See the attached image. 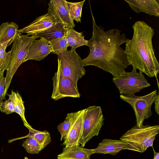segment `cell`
Masks as SVG:
<instances>
[{"label": "cell", "instance_id": "6da1fadb", "mask_svg": "<svg viewBox=\"0 0 159 159\" xmlns=\"http://www.w3.org/2000/svg\"><path fill=\"white\" fill-rule=\"evenodd\" d=\"M93 20V34L88 40L90 52L82 59L84 66H93L109 72L114 77L123 74L129 63L125 50L120 47L128 42L124 33L117 29L104 31L103 27L96 24L90 7Z\"/></svg>", "mask_w": 159, "mask_h": 159}, {"label": "cell", "instance_id": "7a4b0ae2", "mask_svg": "<svg viewBox=\"0 0 159 159\" xmlns=\"http://www.w3.org/2000/svg\"><path fill=\"white\" fill-rule=\"evenodd\" d=\"M132 27L133 37L125 43V52L132 70L138 69L149 77H156L159 72V64L152 41L154 30L143 21L135 22Z\"/></svg>", "mask_w": 159, "mask_h": 159}, {"label": "cell", "instance_id": "3957f363", "mask_svg": "<svg viewBox=\"0 0 159 159\" xmlns=\"http://www.w3.org/2000/svg\"><path fill=\"white\" fill-rule=\"evenodd\" d=\"M159 131L158 125H143L139 127L136 125L122 136L120 139L128 144L127 149L143 152L152 146Z\"/></svg>", "mask_w": 159, "mask_h": 159}, {"label": "cell", "instance_id": "277c9868", "mask_svg": "<svg viewBox=\"0 0 159 159\" xmlns=\"http://www.w3.org/2000/svg\"><path fill=\"white\" fill-rule=\"evenodd\" d=\"M39 37L19 34L13 42L11 49V59L5 78L6 85L3 97L7 94L12 78L19 66L24 62L29 53V48L33 41Z\"/></svg>", "mask_w": 159, "mask_h": 159}, {"label": "cell", "instance_id": "5b68a950", "mask_svg": "<svg viewBox=\"0 0 159 159\" xmlns=\"http://www.w3.org/2000/svg\"><path fill=\"white\" fill-rule=\"evenodd\" d=\"M104 120L100 106H90L84 109L82 135L80 141L81 146L84 147L93 137L98 135Z\"/></svg>", "mask_w": 159, "mask_h": 159}, {"label": "cell", "instance_id": "8992f818", "mask_svg": "<svg viewBox=\"0 0 159 159\" xmlns=\"http://www.w3.org/2000/svg\"><path fill=\"white\" fill-rule=\"evenodd\" d=\"M113 83L121 94L134 95L142 89L148 87L150 84L140 72L125 71L123 74L112 79Z\"/></svg>", "mask_w": 159, "mask_h": 159}, {"label": "cell", "instance_id": "52a82bcc", "mask_svg": "<svg viewBox=\"0 0 159 159\" xmlns=\"http://www.w3.org/2000/svg\"><path fill=\"white\" fill-rule=\"evenodd\" d=\"M63 75L78 88V80L85 74L86 70L82 63V59L76 51L67 50L57 55Z\"/></svg>", "mask_w": 159, "mask_h": 159}, {"label": "cell", "instance_id": "ba28073f", "mask_svg": "<svg viewBox=\"0 0 159 159\" xmlns=\"http://www.w3.org/2000/svg\"><path fill=\"white\" fill-rule=\"evenodd\" d=\"M158 97L157 90L141 96L120 95V97L122 99L132 107L136 119V125L139 127L143 125L145 119L150 118L152 115L151 110L152 106Z\"/></svg>", "mask_w": 159, "mask_h": 159}, {"label": "cell", "instance_id": "9c48e42d", "mask_svg": "<svg viewBox=\"0 0 159 159\" xmlns=\"http://www.w3.org/2000/svg\"><path fill=\"white\" fill-rule=\"evenodd\" d=\"M58 68L52 78L53 89L52 99L57 100L66 97L79 98L80 94L71 81L63 74L60 61L58 59Z\"/></svg>", "mask_w": 159, "mask_h": 159}, {"label": "cell", "instance_id": "30bf717a", "mask_svg": "<svg viewBox=\"0 0 159 159\" xmlns=\"http://www.w3.org/2000/svg\"><path fill=\"white\" fill-rule=\"evenodd\" d=\"M84 109L74 112L72 123L66 135L64 137L62 144L66 147L80 145L82 135L83 121Z\"/></svg>", "mask_w": 159, "mask_h": 159}, {"label": "cell", "instance_id": "8fae6325", "mask_svg": "<svg viewBox=\"0 0 159 159\" xmlns=\"http://www.w3.org/2000/svg\"><path fill=\"white\" fill-rule=\"evenodd\" d=\"M65 0H50L48 3V12L54 17L57 22L74 28L75 25L71 19Z\"/></svg>", "mask_w": 159, "mask_h": 159}, {"label": "cell", "instance_id": "7c38bea8", "mask_svg": "<svg viewBox=\"0 0 159 159\" xmlns=\"http://www.w3.org/2000/svg\"><path fill=\"white\" fill-rule=\"evenodd\" d=\"M56 22L54 17L47 13L37 17L27 25L18 30V32L20 34L26 33L28 36H37L40 33L48 29Z\"/></svg>", "mask_w": 159, "mask_h": 159}, {"label": "cell", "instance_id": "4fadbf2b", "mask_svg": "<svg viewBox=\"0 0 159 159\" xmlns=\"http://www.w3.org/2000/svg\"><path fill=\"white\" fill-rule=\"evenodd\" d=\"M52 52V49L49 41L43 38L36 39L30 46L24 62L30 60L39 61Z\"/></svg>", "mask_w": 159, "mask_h": 159}, {"label": "cell", "instance_id": "5bb4252c", "mask_svg": "<svg viewBox=\"0 0 159 159\" xmlns=\"http://www.w3.org/2000/svg\"><path fill=\"white\" fill-rule=\"evenodd\" d=\"M131 9L139 13L143 12L151 16H159V0H125Z\"/></svg>", "mask_w": 159, "mask_h": 159}, {"label": "cell", "instance_id": "9a60e30c", "mask_svg": "<svg viewBox=\"0 0 159 159\" xmlns=\"http://www.w3.org/2000/svg\"><path fill=\"white\" fill-rule=\"evenodd\" d=\"M128 144L121 140L103 139L94 149V153L109 154L115 155L120 151L126 149Z\"/></svg>", "mask_w": 159, "mask_h": 159}, {"label": "cell", "instance_id": "2e32d148", "mask_svg": "<svg viewBox=\"0 0 159 159\" xmlns=\"http://www.w3.org/2000/svg\"><path fill=\"white\" fill-rule=\"evenodd\" d=\"M94 153V149L85 148L80 145L65 147L62 153L57 156V159H90L91 155Z\"/></svg>", "mask_w": 159, "mask_h": 159}, {"label": "cell", "instance_id": "e0dca14e", "mask_svg": "<svg viewBox=\"0 0 159 159\" xmlns=\"http://www.w3.org/2000/svg\"><path fill=\"white\" fill-rule=\"evenodd\" d=\"M71 27L57 22L48 29L41 32L37 36L49 41L64 36Z\"/></svg>", "mask_w": 159, "mask_h": 159}, {"label": "cell", "instance_id": "ac0fdd59", "mask_svg": "<svg viewBox=\"0 0 159 159\" xmlns=\"http://www.w3.org/2000/svg\"><path fill=\"white\" fill-rule=\"evenodd\" d=\"M24 125L29 130L28 134L25 136L9 140L8 141V143L24 138L32 137L34 138L39 143L42 150L51 142L50 135L47 131L38 130L33 128L30 125L25 124Z\"/></svg>", "mask_w": 159, "mask_h": 159}, {"label": "cell", "instance_id": "d6986e66", "mask_svg": "<svg viewBox=\"0 0 159 159\" xmlns=\"http://www.w3.org/2000/svg\"><path fill=\"white\" fill-rule=\"evenodd\" d=\"M18 25L13 22L2 23L0 26V43L9 41L7 46L12 43L20 33Z\"/></svg>", "mask_w": 159, "mask_h": 159}, {"label": "cell", "instance_id": "ffe728a7", "mask_svg": "<svg viewBox=\"0 0 159 159\" xmlns=\"http://www.w3.org/2000/svg\"><path fill=\"white\" fill-rule=\"evenodd\" d=\"M84 36L82 32H78L73 28H70L66 34V37L68 46L71 47L70 51H75L77 48L84 45L88 46V40L84 39Z\"/></svg>", "mask_w": 159, "mask_h": 159}, {"label": "cell", "instance_id": "44dd1931", "mask_svg": "<svg viewBox=\"0 0 159 159\" xmlns=\"http://www.w3.org/2000/svg\"><path fill=\"white\" fill-rule=\"evenodd\" d=\"M9 98L12 101L13 106L14 112L18 114L23 120L24 124L30 125L27 121L25 115V107L24 105V101L17 91L16 92L12 90L11 93L7 94Z\"/></svg>", "mask_w": 159, "mask_h": 159}, {"label": "cell", "instance_id": "7402d4cb", "mask_svg": "<svg viewBox=\"0 0 159 159\" xmlns=\"http://www.w3.org/2000/svg\"><path fill=\"white\" fill-rule=\"evenodd\" d=\"M9 41L0 43V71L7 70L10 64L11 52L10 50L7 52L6 49L8 46Z\"/></svg>", "mask_w": 159, "mask_h": 159}, {"label": "cell", "instance_id": "603a6c76", "mask_svg": "<svg viewBox=\"0 0 159 159\" xmlns=\"http://www.w3.org/2000/svg\"><path fill=\"white\" fill-rule=\"evenodd\" d=\"M85 0L79 2H70L66 1L67 6L70 16L73 21L78 23L81 22L82 7Z\"/></svg>", "mask_w": 159, "mask_h": 159}, {"label": "cell", "instance_id": "cb8c5ba5", "mask_svg": "<svg viewBox=\"0 0 159 159\" xmlns=\"http://www.w3.org/2000/svg\"><path fill=\"white\" fill-rule=\"evenodd\" d=\"M66 34L62 37L49 41L52 49V53L58 55L67 50L68 46Z\"/></svg>", "mask_w": 159, "mask_h": 159}, {"label": "cell", "instance_id": "d4e9b609", "mask_svg": "<svg viewBox=\"0 0 159 159\" xmlns=\"http://www.w3.org/2000/svg\"><path fill=\"white\" fill-rule=\"evenodd\" d=\"M74 112L68 113L64 121L57 126V129L61 135L60 140L61 141L67 134L72 123Z\"/></svg>", "mask_w": 159, "mask_h": 159}, {"label": "cell", "instance_id": "484cf974", "mask_svg": "<svg viewBox=\"0 0 159 159\" xmlns=\"http://www.w3.org/2000/svg\"><path fill=\"white\" fill-rule=\"evenodd\" d=\"M22 146L27 152L30 154H38L42 150L40 145L32 137L27 138L23 142Z\"/></svg>", "mask_w": 159, "mask_h": 159}, {"label": "cell", "instance_id": "4316f807", "mask_svg": "<svg viewBox=\"0 0 159 159\" xmlns=\"http://www.w3.org/2000/svg\"><path fill=\"white\" fill-rule=\"evenodd\" d=\"M0 111L7 115L15 112L13 104L9 98L2 102L0 105Z\"/></svg>", "mask_w": 159, "mask_h": 159}, {"label": "cell", "instance_id": "83f0119b", "mask_svg": "<svg viewBox=\"0 0 159 159\" xmlns=\"http://www.w3.org/2000/svg\"><path fill=\"white\" fill-rule=\"evenodd\" d=\"M4 71H0V105L5 99L3 94L6 85L5 78L4 76Z\"/></svg>", "mask_w": 159, "mask_h": 159}, {"label": "cell", "instance_id": "f1b7e54d", "mask_svg": "<svg viewBox=\"0 0 159 159\" xmlns=\"http://www.w3.org/2000/svg\"><path fill=\"white\" fill-rule=\"evenodd\" d=\"M155 108L156 112L158 115H159V97L154 101Z\"/></svg>", "mask_w": 159, "mask_h": 159}, {"label": "cell", "instance_id": "f546056e", "mask_svg": "<svg viewBox=\"0 0 159 159\" xmlns=\"http://www.w3.org/2000/svg\"><path fill=\"white\" fill-rule=\"evenodd\" d=\"M153 149L154 153V159H159V153L156 152L153 148Z\"/></svg>", "mask_w": 159, "mask_h": 159}, {"label": "cell", "instance_id": "4dcf8cb0", "mask_svg": "<svg viewBox=\"0 0 159 159\" xmlns=\"http://www.w3.org/2000/svg\"><path fill=\"white\" fill-rule=\"evenodd\" d=\"M25 159H28L27 158V157H25Z\"/></svg>", "mask_w": 159, "mask_h": 159}]
</instances>
